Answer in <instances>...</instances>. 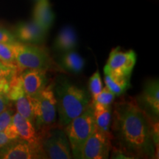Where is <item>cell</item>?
I'll use <instances>...</instances> for the list:
<instances>
[{
	"label": "cell",
	"mask_w": 159,
	"mask_h": 159,
	"mask_svg": "<svg viewBox=\"0 0 159 159\" xmlns=\"http://www.w3.org/2000/svg\"><path fill=\"white\" fill-rule=\"evenodd\" d=\"M112 134L129 153L143 158L155 156L153 129L146 112L135 102H117L112 110Z\"/></svg>",
	"instance_id": "cell-1"
},
{
	"label": "cell",
	"mask_w": 159,
	"mask_h": 159,
	"mask_svg": "<svg viewBox=\"0 0 159 159\" xmlns=\"http://www.w3.org/2000/svg\"><path fill=\"white\" fill-rule=\"evenodd\" d=\"M53 84L59 125L64 128L89 106L91 103V95L66 77H60Z\"/></svg>",
	"instance_id": "cell-2"
},
{
	"label": "cell",
	"mask_w": 159,
	"mask_h": 159,
	"mask_svg": "<svg viewBox=\"0 0 159 159\" xmlns=\"http://www.w3.org/2000/svg\"><path fill=\"white\" fill-rule=\"evenodd\" d=\"M96 129L94 107L92 103H90L82 114L64 127V131L70 143L72 158L82 159L85 143Z\"/></svg>",
	"instance_id": "cell-3"
},
{
	"label": "cell",
	"mask_w": 159,
	"mask_h": 159,
	"mask_svg": "<svg viewBox=\"0 0 159 159\" xmlns=\"http://www.w3.org/2000/svg\"><path fill=\"white\" fill-rule=\"evenodd\" d=\"M14 64L18 73L27 69L50 71L54 69V62L43 47L33 43H22L19 41L13 43Z\"/></svg>",
	"instance_id": "cell-4"
},
{
	"label": "cell",
	"mask_w": 159,
	"mask_h": 159,
	"mask_svg": "<svg viewBox=\"0 0 159 159\" xmlns=\"http://www.w3.org/2000/svg\"><path fill=\"white\" fill-rule=\"evenodd\" d=\"M35 128L36 130L49 128L56 121L57 102L54 84H47L37 98H35Z\"/></svg>",
	"instance_id": "cell-5"
},
{
	"label": "cell",
	"mask_w": 159,
	"mask_h": 159,
	"mask_svg": "<svg viewBox=\"0 0 159 159\" xmlns=\"http://www.w3.org/2000/svg\"><path fill=\"white\" fill-rule=\"evenodd\" d=\"M41 144L47 158H72L70 143L65 131L61 128L41 130Z\"/></svg>",
	"instance_id": "cell-6"
},
{
	"label": "cell",
	"mask_w": 159,
	"mask_h": 159,
	"mask_svg": "<svg viewBox=\"0 0 159 159\" xmlns=\"http://www.w3.org/2000/svg\"><path fill=\"white\" fill-rule=\"evenodd\" d=\"M2 159L47 158L41 142L30 143L21 139L13 140L0 148Z\"/></svg>",
	"instance_id": "cell-7"
},
{
	"label": "cell",
	"mask_w": 159,
	"mask_h": 159,
	"mask_svg": "<svg viewBox=\"0 0 159 159\" xmlns=\"http://www.w3.org/2000/svg\"><path fill=\"white\" fill-rule=\"evenodd\" d=\"M136 54L132 49L122 51L119 47L111 52L109 57L105 66V74L116 76L130 77L136 63Z\"/></svg>",
	"instance_id": "cell-8"
},
{
	"label": "cell",
	"mask_w": 159,
	"mask_h": 159,
	"mask_svg": "<svg viewBox=\"0 0 159 159\" xmlns=\"http://www.w3.org/2000/svg\"><path fill=\"white\" fill-rule=\"evenodd\" d=\"M110 149V137L96 129L85 143L82 159L108 158Z\"/></svg>",
	"instance_id": "cell-9"
},
{
	"label": "cell",
	"mask_w": 159,
	"mask_h": 159,
	"mask_svg": "<svg viewBox=\"0 0 159 159\" xmlns=\"http://www.w3.org/2000/svg\"><path fill=\"white\" fill-rule=\"evenodd\" d=\"M19 75L25 92L33 98H37L48 84L46 71L27 69Z\"/></svg>",
	"instance_id": "cell-10"
},
{
	"label": "cell",
	"mask_w": 159,
	"mask_h": 159,
	"mask_svg": "<svg viewBox=\"0 0 159 159\" xmlns=\"http://www.w3.org/2000/svg\"><path fill=\"white\" fill-rule=\"evenodd\" d=\"M139 102L145 109L144 112L151 114L158 119L159 114V84L158 80H151L144 85L139 97ZM144 109H142L143 111Z\"/></svg>",
	"instance_id": "cell-11"
},
{
	"label": "cell",
	"mask_w": 159,
	"mask_h": 159,
	"mask_svg": "<svg viewBox=\"0 0 159 159\" xmlns=\"http://www.w3.org/2000/svg\"><path fill=\"white\" fill-rule=\"evenodd\" d=\"M47 32L34 21L21 22L16 27L15 36L20 41L27 43H39L44 41Z\"/></svg>",
	"instance_id": "cell-12"
},
{
	"label": "cell",
	"mask_w": 159,
	"mask_h": 159,
	"mask_svg": "<svg viewBox=\"0 0 159 159\" xmlns=\"http://www.w3.org/2000/svg\"><path fill=\"white\" fill-rule=\"evenodd\" d=\"M12 122L16 128L19 138L30 143L41 142V135L37 133L35 125L16 112L13 115Z\"/></svg>",
	"instance_id": "cell-13"
},
{
	"label": "cell",
	"mask_w": 159,
	"mask_h": 159,
	"mask_svg": "<svg viewBox=\"0 0 159 159\" xmlns=\"http://www.w3.org/2000/svg\"><path fill=\"white\" fill-rule=\"evenodd\" d=\"M55 14L49 0H40L35 4L33 10V21L48 31L54 22Z\"/></svg>",
	"instance_id": "cell-14"
},
{
	"label": "cell",
	"mask_w": 159,
	"mask_h": 159,
	"mask_svg": "<svg viewBox=\"0 0 159 159\" xmlns=\"http://www.w3.org/2000/svg\"><path fill=\"white\" fill-rule=\"evenodd\" d=\"M77 45V36L75 29L70 26H66L61 30L55 38L54 49L59 52H66L72 51Z\"/></svg>",
	"instance_id": "cell-15"
},
{
	"label": "cell",
	"mask_w": 159,
	"mask_h": 159,
	"mask_svg": "<svg viewBox=\"0 0 159 159\" xmlns=\"http://www.w3.org/2000/svg\"><path fill=\"white\" fill-rule=\"evenodd\" d=\"M92 105L94 107V117L97 129L111 139L112 135L110 129L112 119V107L111 105L105 106L98 103H92Z\"/></svg>",
	"instance_id": "cell-16"
},
{
	"label": "cell",
	"mask_w": 159,
	"mask_h": 159,
	"mask_svg": "<svg viewBox=\"0 0 159 159\" xmlns=\"http://www.w3.org/2000/svg\"><path fill=\"white\" fill-rule=\"evenodd\" d=\"M60 63L63 69L76 75L82 72L85 66L84 59L74 50L63 53Z\"/></svg>",
	"instance_id": "cell-17"
},
{
	"label": "cell",
	"mask_w": 159,
	"mask_h": 159,
	"mask_svg": "<svg viewBox=\"0 0 159 159\" xmlns=\"http://www.w3.org/2000/svg\"><path fill=\"white\" fill-rule=\"evenodd\" d=\"M18 73L14 63H8L0 61V94L7 96L10 86Z\"/></svg>",
	"instance_id": "cell-18"
},
{
	"label": "cell",
	"mask_w": 159,
	"mask_h": 159,
	"mask_svg": "<svg viewBox=\"0 0 159 159\" xmlns=\"http://www.w3.org/2000/svg\"><path fill=\"white\" fill-rule=\"evenodd\" d=\"M17 112L35 125V98L25 92L14 101Z\"/></svg>",
	"instance_id": "cell-19"
},
{
	"label": "cell",
	"mask_w": 159,
	"mask_h": 159,
	"mask_svg": "<svg viewBox=\"0 0 159 159\" xmlns=\"http://www.w3.org/2000/svg\"><path fill=\"white\" fill-rule=\"evenodd\" d=\"M130 77L116 76L105 74V86L114 93L115 96H120L130 87Z\"/></svg>",
	"instance_id": "cell-20"
},
{
	"label": "cell",
	"mask_w": 159,
	"mask_h": 159,
	"mask_svg": "<svg viewBox=\"0 0 159 159\" xmlns=\"http://www.w3.org/2000/svg\"><path fill=\"white\" fill-rule=\"evenodd\" d=\"M115 95L112 91L109 90L106 86L102 88V91L99 94L92 99L93 104L94 103H98V104H101L105 106H108V105H111L112 102H114L115 99Z\"/></svg>",
	"instance_id": "cell-21"
},
{
	"label": "cell",
	"mask_w": 159,
	"mask_h": 159,
	"mask_svg": "<svg viewBox=\"0 0 159 159\" xmlns=\"http://www.w3.org/2000/svg\"><path fill=\"white\" fill-rule=\"evenodd\" d=\"M89 92H90L92 99L97 96L102 91L103 88L102 78H101L98 70L95 71L92 76L90 77V79H89Z\"/></svg>",
	"instance_id": "cell-22"
},
{
	"label": "cell",
	"mask_w": 159,
	"mask_h": 159,
	"mask_svg": "<svg viewBox=\"0 0 159 159\" xmlns=\"http://www.w3.org/2000/svg\"><path fill=\"white\" fill-rule=\"evenodd\" d=\"M0 61L8 63H14L13 43L0 42Z\"/></svg>",
	"instance_id": "cell-23"
},
{
	"label": "cell",
	"mask_w": 159,
	"mask_h": 159,
	"mask_svg": "<svg viewBox=\"0 0 159 159\" xmlns=\"http://www.w3.org/2000/svg\"><path fill=\"white\" fill-rule=\"evenodd\" d=\"M13 113L11 108H7L0 113V131H4L12 121Z\"/></svg>",
	"instance_id": "cell-24"
},
{
	"label": "cell",
	"mask_w": 159,
	"mask_h": 159,
	"mask_svg": "<svg viewBox=\"0 0 159 159\" xmlns=\"http://www.w3.org/2000/svg\"><path fill=\"white\" fill-rule=\"evenodd\" d=\"M16 41H18L16 38L11 32L0 28V42L13 43Z\"/></svg>",
	"instance_id": "cell-25"
},
{
	"label": "cell",
	"mask_w": 159,
	"mask_h": 159,
	"mask_svg": "<svg viewBox=\"0 0 159 159\" xmlns=\"http://www.w3.org/2000/svg\"><path fill=\"white\" fill-rule=\"evenodd\" d=\"M4 133H5L6 136H7L8 138L11 139V140L13 141L16 140V139H20L19 134H18L15 125H13V122L11 121V122L7 125V128H6L5 130H4Z\"/></svg>",
	"instance_id": "cell-26"
},
{
	"label": "cell",
	"mask_w": 159,
	"mask_h": 159,
	"mask_svg": "<svg viewBox=\"0 0 159 159\" xmlns=\"http://www.w3.org/2000/svg\"><path fill=\"white\" fill-rule=\"evenodd\" d=\"M11 101L5 94H0V113L5 111L6 108H8L9 103Z\"/></svg>",
	"instance_id": "cell-27"
},
{
	"label": "cell",
	"mask_w": 159,
	"mask_h": 159,
	"mask_svg": "<svg viewBox=\"0 0 159 159\" xmlns=\"http://www.w3.org/2000/svg\"><path fill=\"white\" fill-rule=\"evenodd\" d=\"M11 142H12V140L6 136L4 131H0V148H2V147L7 144Z\"/></svg>",
	"instance_id": "cell-28"
},
{
	"label": "cell",
	"mask_w": 159,
	"mask_h": 159,
	"mask_svg": "<svg viewBox=\"0 0 159 159\" xmlns=\"http://www.w3.org/2000/svg\"><path fill=\"white\" fill-rule=\"evenodd\" d=\"M35 1H36V2H38V1H40V0H35Z\"/></svg>",
	"instance_id": "cell-29"
}]
</instances>
